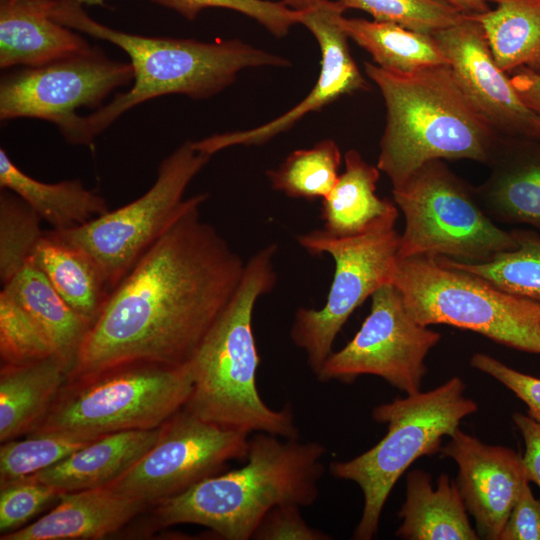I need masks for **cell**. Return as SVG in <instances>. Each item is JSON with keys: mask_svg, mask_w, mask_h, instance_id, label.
I'll return each mask as SVG.
<instances>
[{"mask_svg": "<svg viewBox=\"0 0 540 540\" xmlns=\"http://www.w3.org/2000/svg\"><path fill=\"white\" fill-rule=\"evenodd\" d=\"M2 288L29 313L70 373L90 325L62 299L31 258Z\"/></svg>", "mask_w": 540, "mask_h": 540, "instance_id": "25", "label": "cell"}, {"mask_svg": "<svg viewBox=\"0 0 540 540\" xmlns=\"http://www.w3.org/2000/svg\"><path fill=\"white\" fill-rule=\"evenodd\" d=\"M210 158L186 141L163 159L153 185L137 199L82 225L45 232L86 254L112 291L191 205L194 195L184 199L185 190Z\"/></svg>", "mask_w": 540, "mask_h": 540, "instance_id": "10", "label": "cell"}, {"mask_svg": "<svg viewBox=\"0 0 540 540\" xmlns=\"http://www.w3.org/2000/svg\"><path fill=\"white\" fill-rule=\"evenodd\" d=\"M299 506L281 505L272 508L262 519L252 539L258 540H328L330 535L310 527Z\"/></svg>", "mask_w": 540, "mask_h": 540, "instance_id": "39", "label": "cell"}, {"mask_svg": "<svg viewBox=\"0 0 540 540\" xmlns=\"http://www.w3.org/2000/svg\"><path fill=\"white\" fill-rule=\"evenodd\" d=\"M344 163V172L322 199L323 229L335 236H354L388 217L398 216L395 202L376 194L380 177L377 166L367 163L355 149L345 153Z\"/></svg>", "mask_w": 540, "mask_h": 540, "instance_id": "24", "label": "cell"}, {"mask_svg": "<svg viewBox=\"0 0 540 540\" xmlns=\"http://www.w3.org/2000/svg\"><path fill=\"white\" fill-rule=\"evenodd\" d=\"M537 300H538V301L540 302V298H539V299H537Z\"/></svg>", "mask_w": 540, "mask_h": 540, "instance_id": "46", "label": "cell"}, {"mask_svg": "<svg viewBox=\"0 0 540 540\" xmlns=\"http://www.w3.org/2000/svg\"><path fill=\"white\" fill-rule=\"evenodd\" d=\"M248 442L249 433L182 409L165 423L159 440L107 486L146 505H155L222 473L233 460L246 461Z\"/></svg>", "mask_w": 540, "mask_h": 540, "instance_id": "12", "label": "cell"}, {"mask_svg": "<svg viewBox=\"0 0 540 540\" xmlns=\"http://www.w3.org/2000/svg\"><path fill=\"white\" fill-rule=\"evenodd\" d=\"M398 216L388 217L364 233L335 236L315 229L297 237L311 255L329 254L335 272L325 305L321 309L299 308L290 330L311 370L317 374L333 343L353 311L378 288L393 282L399 261Z\"/></svg>", "mask_w": 540, "mask_h": 540, "instance_id": "11", "label": "cell"}, {"mask_svg": "<svg viewBox=\"0 0 540 540\" xmlns=\"http://www.w3.org/2000/svg\"><path fill=\"white\" fill-rule=\"evenodd\" d=\"M341 152L332 139H324L308 149L291 152L276 169L266 175L272 189L295 199L312 201L326 197L339 178Z\"/></svg>", "mask_w": 540, "mask_h": 540, "instance_id": "30", "label": "cell"}, {"mask_svg": "<svg viewBox=\"0 0 540 540\" xmlns=\"http://www.w3.org/2000/svg\"><path fill=\"white\" fill-rule=\"evenodd\" d=\"M147 505L109 486L63 493L49 513L1 535V540L100 539L115 533Z\"/></svg>", "mask_w": 540, "mask_h": 540, "instance_id": "19", "label": "cell"}, {"mask_svg": "<svg viewBox=\"0 0 540 540\" xmlns=\"http://www.w3.org/2000/svg\"><path fill=\"white\" fill-rule=\"evenodd\" d=\"M339 23L347 37L365 49L379 67L411 73L426 67L449 65L432 34L421 33L391 22L346 18Z\"/></svg>", "mask_w": 540, "mask_h": 540, "instance_id": "29", "label": "cell"}, {"mask_svg": "<svg viewBox=\"0 0 540 540\" xmlns=\"http://www.w3.org/2000/svg\"><path fill=\"white\" fill-rule=\"evenodd\" d=\"M75 2L80 5H88V6H94V5H101L105 0H66Z\"/></svg>", "mask_w": 540, "mask_h": 540, "instance_id": "45", "label": "cell"}, {"mask_svg": "<svg viewBox=\"0 0 540 540\" xmlns=\"http://www.w3.org/2000/svg\"><path fill=\"white\" fill-rule=\"evenodd\" d=\"M392 194L405 219L399 258L435 255L480 263L517 248L511 231L487 215L475 187L441 159L424 163Z\"/></svg>", "mask_w": 540, "mask_h": 540, "instance_id": "9", "label": "cell"}, {"mask_svg": "<svg viewBox=\"0 0 540 540\" xmlns=\"http://www.w3.org/2000/svg\"><path fill=\"white\" fill-rule=\"evenodd\" d=\"M465 16L485 13L491 8L488 0H443Z\"/></svg>", "mask_w": 540, "mask_h": 540, "instance_id": "43", "label": "cell"}, {"mask_svg": "<svg viewBox=\"0 0 540 540\" xmlns=\"http://www.w3.org/2000/svg\"><path fill=\"white\" fill-rule=\"evenodd\" d=\"M470 365L511 390L527 405V415L540 425V378L510 368L484 353H475L470 359Z\"/></svg>", "mask_w": 540, "mask_h": 540, "instance_id": "38", "label": "cell"}, {"mask_svg": "<svg viewBox=\"0 0 540 540\" xmlns=\"http://www.w3.org/2000/svg\"><path fill=\"white\" fill-rule=\"evenodd\" d=\"M364 70L386 107L377 167L392 188L431 160L490 164L502 136L470 105L450 65L399 73L365 62Z\"/></svg>", "mask_w": 540, "mask_h": 540, "instance_id": "4", "label": "cell"}, {"mask_svg": "<svg viewBox=\"0 0 540 540\" xmlns=\"http://www.w3.org/2000/svg\"><path fill=\"white\" fill-rule=\"evenodd\" d=\"M511 81L522 101L540 116V74L521 67L513 71Z\"/></svg>", "mask_w": 540, "mask_h": 540, "instance_id": "42", "label": "cell"}, {"mask_svg": "<svg viewBox=\"0 0 540 540\" xmlns=\"http://www.w3.org/2000/svg\"><path fill=\"white\" fill-rule=\"evenodd\" d=\"M464 381L454 376L435 389L409 394L373 408L372 418L387 425V433L372 448L348 460L329 465L332 476L356 483L364 506L354 539L370 540L395 483L418 458L441 450L462 419L478 410L465 396Z\"/></svg>", "mask_w": 540, "mask_h": 540, "instance_id": "7", "label": "cell"}, {"mask_svg": "<svg viewBox=\"0 0 540 540\" xmlns=\"http://www.w3.org/2000/svg\"><path fill=\"white\" fill-rule=\"evenodd\" d=\"M392 284L411 317L423 326L445 324L507 347L540 354V302L507 293L446 257L399 258Z\"/></svg>", "mask_w": 540, "mask_h": 540, "instance_id": "8", "label": "cell"}, {"mask_svg": "<svg viewBox=\"0 0 540 540\" xmlns=\"http://www.w3.org/2000/svg\"><path fill=\"white\" fill-rule=\"evenodd\" d=\"M63 493L27 478L0 487L1 535L22 528L36 514L58 501Z\"/></svg>", "mask_w": 540, "mask_h": 540, "instance_id": "37", "label": "cell"}, {"mask_svg": "<svg viewBox=\"0 0 540 540\" xmlns=\"http://www.w3.org/2000/svg\"><path fill=\"white\" fill-rule=\"evenodd\" d=\"M53 0H0V67H38L91 48L57 21Z\"/></svg>", "mask_w": 540, "mask_h": 540, "instance_id": "20", "label": "cell"}, {"mask_svg": "<svg viewBox=\"0 0 540 540\" xmlns=\"http://www.w3.org/2000/svg\"><path fill=\"white\" fill-rule=\"evenodd\" d=\"M134 79L132 65L108 58L98 47L3 75L0 119L36 118L59 124L76 109L100 108L115 89Z\"/></svg>", "mask_w": 540, "mask_h": 540, "instance_id": "14", "label": "cell"}, {"mask_svg": "<svg viewBox=\"0 0 540 540\" xmlns=\"http://www.w3.org/2000/svg\"><path fill=\"white\" fill-rule=\"evenodd\" d=\"M0 186L25 201L54 230L82 225L107 211L106 200L78 179L58 183L36 180L20 170L0 149Z\"/></svg>", "mask_w": 540, "mask_h": 540, "instance_id": "26", "label": "cell"}, {"mask_svg": "<svg viewBox=\"0 0 540 540\" xmlns=\"http://www.w3.org/2000/svg\"><path fill=\"white\" fill-rule=\"evenodd\" d=\"M441 453L458 466L457 486L479 538L499 536L526 482L522 457L513 449L488 445L457 428Z\"/></svg>", "mask_w": 540, "mask_h": 540, "instance_id": "17", "label": "cell"}, {"mask_svg": "<svg viewBox=\"0 0 540 540\" xmlns=\"http://www.w3.org/2000/svg\"><path fill=\"white\" fill-rule=\"evenodd\" d=\"M55 355L29 313L4 288L0 292L1 364H26ZM56 356V355H55Z\"/></svg>", "mask_w": 540, "mask_h": 540, "instance_id": "35", "label": "cell"}, {"mask_svg": "<svg viewBox=\"0 0 540 540\" xmlns=\"http://www.w3.org/2000/svg\"><path fill=\"white\" fill-rule=\"evenodd\" d=\"M41 217L8 189L0 192V279L2 285L30 259L44 235Z\"/></svg>", "mask_w": 540, "mask_h": 540, "instance_id": "32", "label": "cell"}, {"mask_svg": "<svg viewBox=\"0 0 540 540\" xmlns=\"http://www.w3.org/2000/svg\"><path fill=\"white\" fill-rule=\"evenodd\" d=\"M432 35L466 99L497 134L540 141V116L522 101L511 77L497 66L476 20L467 16Z\"/></svg>", "mask_w": 540, "mask_h": 540, "instance_id": "16", "label": "cell"}, {"mask_svg": "<svg viewBox=\"0 0 540 540\" xmlns=\"http://www.w3.org/2000/svg\"><path fill=\"white\" fill-rule=\"evenodd\" d=\"M191 205L110 292L68 381L134 361L190 362L241 281L245 263Z\"/></svg>", "mask_w": 540, "mask_h": 540, "instance_id": "1", "label": "cell"}, {"mask_svg": "<svg viewBox=\"0 0 540 540\" xmlns=\"http://www.w3.org/2000/svg\"><path fill=\"white\" fill-rule=\"evenodd\" d=\"M68 376V367L55 355L26 364H1V443L28 434L39 423Z\"/></svg>", "mask_w": 540, "mask_h": 540, "instance_id": "23", "label": "cell"}, {"mask_svg": "<svg viewBox=\"0 0 540 540\" xmlns=\"http://www.w3.org/2000/svg\"><path fill=\"white\" fill-rule=\"evenodd\" d=\"M512 418L525 443L522 464L526 478L540 488V425L522 413H514Z\"/></svg>", "mask_w": 540, "mask_h": 540, "instance_id": "41", "label": "cell"}, {"mask_svg": "<svg viewBox=\"0 0 540 540\" xmlns=\"http://www.w3.org/2000/svg\"><path fill=\"white\" fill-rule=\"evenodd\" d=\"M94 439L38 434L3 442L0 447V487L55 465Z\"/></svg>", "mask_w": 540, "mask_h": 540, "instance_id": "33", "label": "cell"}, {"mask_svg": "<svg viewBox=\"0 0 540 540\" xmlns=\"http://www.w3.org/2000/svg\"><path fill=\"white\" fill-rule=\"evenodd\" d=\"M344 11L338 1L324 0L302 12L300 23L313 34L321 51L318 80L302 101L268 123L249 130L214 134L193 142L194 147L212 156L235 145H261L291 129L307 114L321 110L340 97L369 90L339 23Z\"/></svg>", "mask_w": 540, "mask_h": 540, "instance_id": "15", "label": "cell"}, {"mask_svg": "<svg viewBox=\"0 0 540 540\" xmlns=\"http://www.w3.org/2000/svg\"><path fill=\"white\" fill-rule=\"evenodd\" d=\"M323 1L324 0H282L287 7L301 12L311 9Z\"/></svg>", "mask_w": 540, "mask_h": 540, "instance_id": "44", "label": "cell"}, {"mask_svg": "<svg viewBox=\"0 0 540 540\" xmlns=\"http://www.w3.org/2000/svg\"><path fill=\"white\" fill-rule=\"evenodd\" d=\"M279 438L255 433L241 468L206 478L156 503L157 525L198 524L227 540H248L272 508L314 504L324 473L325 446Z\"/></svg>", "mask_w": 540, "mask_h": 540, "instance_id": "5", "label": "cell"}, {"mask_svg": "<svg viewBox=\"0 0 540 540\" xmlns=\"http://www.w3.org/2000/svg\"><path fill=\"white\" fill-rule=\"evenodd\" d=\"M488 166L489 176L475 187L487 215L540 230V141L502 136Z\"/></svg>", "mask_w": 540, "mask_h": 540, "instance_id": "18", "label": "cell"}, {"mask_svg": "<svg viewBox=\"0 0 540 540\" xmlns=\"http://www.w3.org/2000/svg\"><path fill=\"white\" fill-rule=\"evenodd\" d=\"M499 540H540V500L533 496L529 482L524 484Z\"/></svg>", "mask_w": 540, "mask_h": 540, "instance_id": "40", "label": "cell"}, {"mask_svg": "<svg viewBox=\"0 0 540 540\" xmlns=\"http://www.w3.org/2000/svg\"><path fill=\"white\" fill-rule=\"evenodd\" d=\"M190 364L153 361L119 364L69 380L26 435L97 438L157 428L186 405L193 390Z\"/></svg>", "mask_w": 540, "mask_h": 540, "instance_id": "6", "label": "cell"}, {"mask_svg": "<svg viewBox=\"0 0 540 540\" xmlns=\"http://www.w3.org/2000/svg\"><path fill=\"white\" fill-rule=\"evenodd\" d=\"M277 249L276 244L267 245L246 261L238 288L189 362L194 383L183 409L249 434L263 432L297 439L291 407L272 409L256 386L260 357L252 327L253 311L258 299L276 285Z\"/></svg>", "mask_w": 540, "mask_h": 540, "instance_id": "3", "label": "cell"}, {"mask_svg": "<svg viewBox=\"0 0 540 540\" xmlns=\"http://www.w3.org/2000/svg\"><path fill=\"white\" fill-rule=\"evenodd\" d=\"M157 428L97 437L55 465L25 477L61 493L107 486L129 470L161 437ZM23 479V478H22Z\"/></svg>", "mask_w": 540, "mask_h": 540, "instance_id": "21", "label": "cell"}, {"mask_svg": "<svg viewBox=\"0 0 540 540\" xmlns=\"http://www.w3.org/2000/svg\"><path fill=\"white\" fill-rule=\"evenodd\" d=\"M490 1L494 9L470 17L480 24L497 66L540 74V0Z\"/></svg>", "mask_w": 540, "mask_h": 540, "instance_id": "28", "label": "cell"}, {"mask_svg": "<svg viewBox=\"0 0 540 540\" xmlns=\"http://www.w3.org/2000/svg\"><path fill=\"white\" fill-rule=\"evenodd\" d=\"M345 10L359 9L374 20L434 34L463 21L467 16L443 0H336Z\"/></svg>", "mask_w": 540, "mask_h": 540, "instance_id": "34", "label": "cell"}, {"mask_svg": "<svg viewBox=\"0 0 540 540\" xmlns=\"http://www.w3.org/2000/svg\"><path fill=\"white\" fill-rule=\"evenodd\" d=\"M171 9L187 20H194L207 8H224L242 13L260 23L277 38L288 34L300 23L302 12L287 7L282 1L268 0H151Z\"/></svg>", "mask_w": 540, "mask_h": 540, "instance_id": "36", "label": "cell"}, {"mask_svg": "<svg viewBox=\"0 0 540 540\" xmlns=\"http://www.w3.org/2000/svg\"><path fill=\"white\" fill-rule=\"evenodd\" d=\"M511 233L517 248L502 251L487 262L446 259L507 293L537 300L540 298V234L524 229H513Z\"/></svg>", "mask_w": 540, "mask_h": 540, "instance_id": "31", "label": "cell"}, {"mask_svg": "<svg viewBox=\"0 0 540 540\" xmlns=\"http://www.w3.org/2000/svg\"><path fill=\"white\" fill-rule=\"evenodd\" d=\"M441 334L415 321L392 283L371 295V309L354 337L332 352L316 374L322 382L352 383L362 375L378 376L409 394L420 391L425 359Z\"/></svg>", "mask_w": 540, "mask_h": 540, "instance_id": "13", "label": "cell"}, {"mask_svg": "<svg viewBox=\"0 0 540 540\" xmlns=\"http://www.w3.org/2000/svg\"><path fill=\"white\" fill-rule=\"evenodd\" d=\"M456 481L443 473L432 485L426 471L407 474L406 498L398 512L402 523L395 535L405 540H477Z\"/></svg>", "mask_w": 540, "mask_h": 540, "instance_id": "22", "label": "cell"}, {"mask_svg": "<svg viewBox=\"0 0 540 540\" xmlns=\"http://www.w3.org/2000/svg\"><path fill=\"white\" fill-rule=\"evenodd\" d=\"M30 258L62 299L91 327L111 292L96 264L45 231Z\"/></svg>", "mask_w": 540, "mask_h": 540, "instance_id": "27", "label": "cell"}, {"mask_svg": "<svg viewBox=\"0 0 540 540\" xmlns=\"http://www.w3.org/2000/svg\"><path fill=\"white\" fill-rule=\"evenodd\" d=\"M50 15L68 28L122 49L129 56L134 73L130 90L117 94L91 114L76 113L56 125L73 145L91 144L122 114L154 98L183 94L194 100L208 99L230 86L244 69L291 65L288 59L239 39L202 42L113 29L97 22L82 5L71 1L53 0Z\"/></svg>", "mask_w": 540, "mask_h": 540, "instance_id": "2", "label": "cell"}]
</instances>
